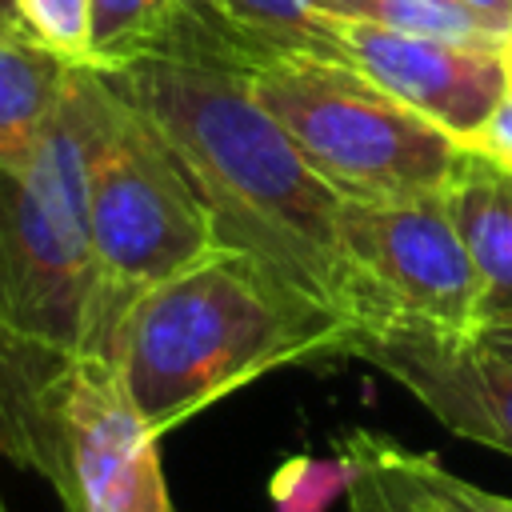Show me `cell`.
Instances as JSON below:
<instances>
[{
  "label": "cell",
  "instance_id": "cell-10",
  "mask_svg": "<svg viewBox=\"0 0 512 512\" xmlns=\"http://www.w3.org/2000/svg\"><path fill=\"white\" fill-rule=\"evenodd\" d=\"M348 512H508V496L452 476L436 456L376 432H352L336 448Z\"/></svg>",
  "mask_w": 512,
  "mask_h": 512
},
{
  "label": "cell",
  "instance_id": "cell-17",
  "mask_svg": "<svg viewBox=\"0 0 512 512\" xmlns=\"http://www.w3.org/2000/svg\"><path fill=\"white\" fill-rule=\"evenodd\" d=\"M464 148H472V152H480L484 160H492V164H500V168L512 172V92L500 100V108L484 120V128H480Z\"/></svg>",
  "mask_w": 512,
  "mask_h": 512
},
{
  "label": "cell",
  "instance_id": "cell-11",
  "mask_svg": "<svg viewBox=\"0 0 512 512\" xmlns=\"http://www.w3.org/2000/svg\"><path fill=\"white\" fill-rule=\"evenodd\" d=\"M444 204L480 272V324L512 320V172L464 148Z\"/></svg>",
  "mask_w": 512,
  "mask_h": 512
},
{
  "label": "cell",
  "instance_id": "cell-3",
  "mask_svg": "<svg viewBox=\"0 0 512 512\" xmlns=\"http://www.w3.org/2000/svg\"><path fill=\"white\" fill-rule=\"evenodd\" d=\"M344 332V316L304 300L244 252L216 248L132 304L112 364L136 412L164 436L264 372L332 356Z\"/></svg>",
  "mask_w": 512,
  "mask_h": 512
},
{
  "label": "cell",
  "instance_id": "cell-12",
  "mask_svg": "<svg viewBox=\"0 0 512 512\" xmlns=\"http://www.w3.org/2000/svg\"><path fill=\"white\" fill-rule=\"evenodd\" d=\"M76 60L24 24H0V164H24L52 120Z\"/></svg>",
  "mask_w": 512,
  "mask_h": 512
},
{
  "label": "cell",
  "instance_id": "cell-1",
  "mask_svg": "<svg viewBox=\"0 0 512 512\" xmlns=\"http://www.w3.org/2000/svg\"><path fill=\"white\" fill-rule=\"evenodd\" d=\"M156 56H140L104 80L140 108L208 208L220 248L244 252L304 300L348 328L384 316L352 272L336 212L340 192L296 152L248 84V48L204 8L188 4Z\"/></svg>",
  "mask_w": 512,
  "mask_h": 512
},
{
  "label": "cell",
  "instance_id": "cell-8",
  "mask_svg": "<svg viewBox=\"0 0 512 512\" xmlns=\"http://www.w3.org/2000/svg\"><path fill=\"white\" fill-rule=\"evenodd\" d=\"M332 356L372 364L408 388L452 436L512 456V356L476 332L388 312L348 328Z\"/></svg>",
  "mask_w": 512,
  "mask_h": 512
},
{
  "label": "cell",
  "instance_id": "cell-20",
  "mask_svg": "<svg viewBox=\"0 0 512 512\" xmlns=\"http://www.w3.org/2000/svg\"><path fill=\"white\" fill-rule=\"evenodd\" d=\"M0 24H24L16 12V0H0Z\"/></svg>",
  "mask_w": 512,
  "mask_h": 512
},
{
  "label": "cell",
  "instance_id": "cell-21",
  "mask_svg": "<svg viewBox=\"0 0 512 512\" xmlns=\"http://www.w3.org/2000/svg\"><path fill=\"white\" fill-rule=\"evenodd\" d=\"M500 56H504V68H508V76H512V28H508V36H504V44H500Z\"/></svg>",
  "mask_w": 512,
  "mask_h": 512
},
{
  "label": "cell",
  "instance_id": "cell-7",
  "mask_svg": "<svg viewBox=\"0 0 512 512\" xmlns=\"http://www.w3.org/2000/svg\"><path fill=\"white\" fill-rule=\"evenodd\" d=\"M156 432L136 412L120 368L80 356L56 404L48 484L64 512H176Z\"/></svg>",
  "mask_w": 512,
  "mask_h": 512
},
{
  "label": "cell",
  "instance_id": "cell-16",
  "mask_svg": "<svg viewBox=\"0 0 512 512\" xmlns=\"http://www.w3.org/2000/svg\"><path fill=\"white\" fill-rule=\"evenodd\" d=\"M24 28H32L48 48L84 64L88 56V0H16Z\"/></svg>",
  "mask_w": 512,
  "mask_h": 512
},
{
  "label": "cell",
  "instance_id": "cell-23",
  "mask_svg": "<svg viewBox=\"0 0 512 512\" xmlns=\"http://www.w3.org/2000/svg\"><path fill=\"white\" fill-rule=\"evenodd\" d=\"M0 512H8V508H4V500H0Z\"/></svg>",
  "mask_w": 512,
  "mask_h": 512
},
{
  "label": "cell",
  "instance_id": "cell-6",
  "mask_svg": "<svg viewBox=\"0 0 512 512\" xmlns=\"http://www.w3.org/2000/svg\"><path fill=\"white\" fill-rule=\"evenodd\" d=\"M336 232L352 272L384 316L404 312L440 328L476 332L484 284L444 196L340 200Z\"/></svg>",
  "mask_w": 512,
  "mask_h": 512
},
{
  "label": "cell",
  "instance_id": "cell-13",
  "mask_svg": "<svg viewBox=\"0 0 512 512\" xmlns=\"http://www.w3.org/2000/svg\"><path fill=\"white\" fill-rule=\"evenodd\" d=\"M200 4L252 52V68L264 56H280V52L344 60L332 20L316 8V0H200Z\"/></svg>",
  "mask_w": 512,
  "mask_h": 512
},
{
  "label": "cell",
  "instance_id": "cell-14",
  "mask_svg": "<svg viewBox=\"0 0 512 512\" xmlns=\"http://www.w3.org/2000/svg\"><path fill=\"white\" fill-rule=\"evenodd\" d=\"M188 0H88V56L96 72L152 56Z\"/></svg>",
  "mask_w": 512,
  "mask_h": 512
},
{
  "label": "cell",
  "instance_id": "cell-9",
  "mask_svg": "<svg viewBox=\"0 0 512 512\" xmlns=\"http://www.w3.org/2000/svg\"><path fill=\"white\" fill-rule=\"evenodd\" d=\"M332 32L352 68L460 144H468L512 92L500 44L396 32L368 20H332Z\"/></svg>",
  "mask_w": 512,
  "mask_h": 512
},
{
  "label": "cell",
  "instance_id": "cell-18",
  "mask_svg": "<svg viewBox=\"0 0 512 512\" xmlns=\"http://www.w3.org/2000/svg\"><path fill=\"white\" fill-rule=\"evenodd\" d=\"M452 4L468 8L476 20H484L500 36H508V28H512V0H452Z\"/></svg>",
  "mask_w": 512,
  "mask_h": 512
},
{
  "label": "cell",
  "instance_id": "cell-5",
  "mask_svg": "<svg viewBox=\"0 0 512 512\" xmlns=\"http://www.w3.org/2000/svg\"><path fill=\"white\" fill-rule=\"evenodd\" d=\"M260 108L344 200L444 196L464 144L348 60L280 52L248 72Z\"/></svg>",
  "mask_w": 512,
  "mask_h": 512
},
{
  "label": "cell",
  "instance_id": "cell-22",
  "mask_svg": "<svg viewBox=\"0 0 512 512\" xmlns=\"http://www.w3.org/2000/svg\"><path fill=\"white\" fill-rule=\"evenodd\" d=\"M508 512H512V496H508Z\"/></svg>",
  "mask_w": 512,
  "mask_h": 512
},
{
  "label": "cell",
  "instance_id": "cell-15",
  "mask_svg": "<svg viewBox=\"0 0 512 512\" xmlns=\"http://www.w3.org/2000/svg\"><path fill=\"white\" fill-rule=\"evenodd\" d=\"M316 8L328 20H368L396 32L448 36L468 44H504L500 32H492L484 20H476L468 8L452 0H316Z\"/></svg>",
  "mask_w": 512,
  "mask_h": 512
},
{
  "label": "cell",
  "instance_id": "cell-4",
  "mask_svg": "<svg viewBox=\"0 0 512 512\" xmlns=\"http://www.w3.org/2000/svg\"><path fill=\"white\" fill-rule=\"evenodd\" d=\"M88 236L96 284L84 356L100 360H112L120 324L144 292L220 248L176 152L108 80L88 156Z\"/></svg>",
  "mask_w": 512,
  "mask_h": 512
},
{
  "label": "cell",
  "instance_id": "cell-19",
  "mask_svg": "<svg viewBox=\"0 0 512 512\" xmlns=\"http://www.w3.org/2000/svg\"><path fill=\"white\" fill-rule=\"evenodd\" d=\"M476 336H480V340H488L496 352L512 356V320H488V324H480V328H476Z\"/></svg>",
  "mask_w": 512,
  "mask_h": 512
},
{
  "label": "cell",
  "instance_id": "cell-2",
  "mask_svg": "<svg viewBox=\"0 0 512 512\" xmlns=\"http://www.w3.org/2000/svg\"><path fill=\"white\" fill-rule=\"evenodd\" d=\"M104 76L76 64L24 164H0V456L48 476L92 312L88 156Z\"/></svg>",
  "mask_w": 512,
  "mask_h": 512
}]
</instances>
